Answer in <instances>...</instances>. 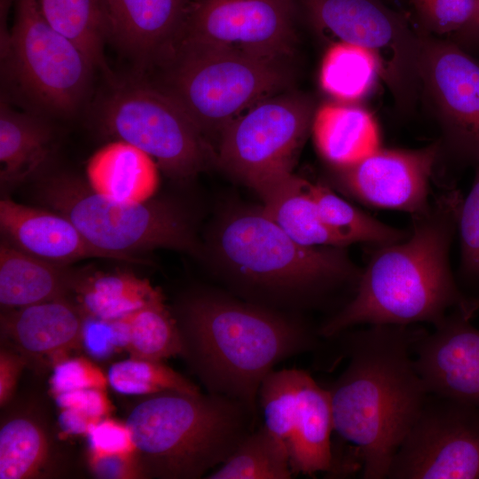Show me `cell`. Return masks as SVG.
<instances>
[{
	"label": "cell",
	"mask_w": 479,
	"mask_h": 479,
	"mask_svg": "<svg viewBox=\"0 0 479 479\" xmlns=\"http://www.w3.org/2000/svg\"><path fill=\"white\" fill-rule=\"evenodd\" d=\"M319 216L344 247L362 242L373 247L401 241L410 232L392 227L350 204L329 187L309 182Z\"/></svg>",
	"instance_id": "83f0119b"
},
{
	"label": "cell",
	"mask_w": 479,
	"mask_h": 479,
	"mask_svg": "<svg viewBox=\"0 0 479 479\" xmlns=\"http://www.w3.org/2000/svg\"><path fill=\"white\" fill-rule=\"evenodd\" d=\"M108 82L94 107L99 131L141 149L173 179L188 180L206 169L208 141L168 92L138 76Z\"/></svg>",
	"instance_id": "9c48e42d"
},
{
	"label": "cell",
	"mask_w": 479,
	"mask_h": 479,
	"mask_svg": "<svg viewBox=\"0 0 479 479\" xmlns=\"http://www.w3.org/2000/svg\"><path fill=\"white\" fill-rule=\"evenodd\" d=\"M459 264L456 280L464 295L479 305V164L458 214Z\"/></svg>",
	"instance_id": "836d02e7"
},
{
	"label": "cell",
	"mask_w": 479,
	"mask_h": 479,
	"mask_svg": "<svg viewBox=\"0 0 479 479\" xmlns=\"http://www.w3.org/2000/svg\"><path fill=\"white\" fill-rule=\"evenodd\" d=\"M259 414L226 396L151 395L126 420L145 478L199 479L235 452Z\"/></svg>",
	"instance_id": "5b68a950"
},
{
	"label": "cell",
	"mask_w": 479,
	"mask_h": 479,
	"mask_svg": "<svg viewBox=\"0 0 479 479\" xmlns=\"http://www.w3.org/2000/svg\"><path fill=\"white\" fill-rule=\"evenodd\" d=\"M189 0H105L108 41L138 66L162 65L177 41Z\"/></svg>",
	"instance_id": "ac0fdd59"
},
{
	"label": "cell",
	"mask_w": 479,
	"mask_h": 479,
	"mask_svg": "<svg viewBox=\"0 0 479 479\" xmlns=\"http://www.w3.org/2000/svg\"><path fill=\"white\" fill-rule=\"evenodd\" d=\"M37 198L68 218L90 244L127 263L148 264L136 253L155 248L200 253L187 212L168 200H117L97 192L87 181L67 172L43 176Z\"/></svg>",
	"instance_id": "52a82bcc"
},
{
	"label": "cell",
	"mask_w": 479,
	"mask_h": 479,
	"mask_svg": "<svg viewBox=\"0 0 479 479\" xmlns=\"http://www.w3.org/2000/svg\"><path fill=\"white\" fill-rule=\"evenodd\" d=\"M321 156L333 167H343L380 148L373 116L354 105L325 104L316 110L311 128Z\"/></svg>",
	"instance_id": "cb8c5ba5"
},
{
	"label": "cell",
	"mask_w": 479,
	"mask_h": 479,
	"mask_svg": "<svg viewBox=\"0 0 479 479\" xmlns=\"http://www.w3.org/2000/svg\"><path fill=\"white\" fill-rule=\"evenodd\" d=\"M378 76L377 62L368 51L349 43L336 42L323 58L319 82L326 93L349 104L367 95Z\"/></svg>",
	"instance_id": "f546056e"
},
{
	"label": "cell",
	"mask_w": 479,
	"mask_h": 479,
	"mask_svg": "<svg viewBox=\"0 0 479 479\" xmlns=\"http://www.w3.org/2000/svg\"><path fill=\"white\" fill-rule=\"evenodd\" d=\"M421 98L440 130V159L479 164V62L452 40L423 34Z\"/></svg>",
	"instance_id": "7c38bea8"
},
{
	"label": "cell",
	"mask_w": 479,
	"mask_h": 479,
	"mask_svg": "<svg viewBox=\"0 0 479 479\" xmlns=\"http://www.w3.org/2000/svg\"><path fill=\"white\" fill-rule=\"evenodd\" d=\"M286 58L211 45L177 44L161 65V87L184 108L208 140L245 109L288 87Z\"/></svg>",
	"instance_id": "8992f818"
},
{
	"label": "cell",
	"mask_w": 479,
	"mask_h": 479,
	"mask_svg": "<svg viewBox=\"0 0 479 479\" xmlns=\"http://www.w3.org/2000/svg\"><path fill=\"white\" fill-rule=\"evenodd\" d=\"M61 428L68 434H88L99 420L75 409H61L59 417Z\"/></svg>",
	"instance_id": "b9f144b4"
},
{
	"label": "cell",
	"mask_w": 479,
	"mask_h": 479,
	"mask_svg": "<svg viewBox=\"0 0 479 479\" xmlns=\"http://www.w3.org/2000/svg\"><path fill=\"white\" fill-rule=\"evenodd\" d=\"M26 365L25 356L6 349L0 351V404L4 406L12 398L18 379Z\"/></svg>",
	"instance_id": "60d3db41"
},
{
	"label": "cell",
	"mask_w": 479,
	"mask_h": 479,
	"mask_svg": "<svg viewBox=\"0 0 479 479\" xmlns=\"http://www.w3.org/2000/svg\"><path fill=\"white\" fill-rule=\"evenodd\" d=\"M132 357L163 361L182 356L183 343L175 316L165 302L142 308L128 316Z\"/></svg>",
	"instance_id": "1f68e13d"
},
{
	"label": "cell",
	"mask_w": 479,
	"mask_h": 479,
	"mask_svg": "<svg viewBox=\"0 0 479 479\" xmlns=\"http://www.w3.org/2000/svg\"><path fill=\"white\" fill-rule=\"evenodd\" d=\"M260 197L263 210L296 242L346 247L322 222L309 181L292 174Z\"/></svg>",
	"instance_id": "484cf974"
},
{
	"label": "cell",
	"mask_w": 479,
	"mask_h": 479,
	"mask_svg": "<svg viewBox=\"0 0 479 479\" xmlns=\"http://www.w3.org/2000/svg\"><path fill=\"white\" fill-rule=\"evenodd\" d=\"M82 344L87 352L98 358H104L117 349L110 320L84 315Z\"/></svg>",
	"instance_id": "ab89813d"
},
{
	"label": "cell",
	"mask_w": 479,
	"mask_h": 479,
	"mask_svg": "<svg viewBox=\"0 0 479 479\" xmlns=\"http://www.w3.org/2000/svg\"><path fill=\"white\" fill-rule=\"evenodd\" d=\"M457 309L413 346L416 369L428 394L479 409V329Z\"/></svg>",
	"instance_id": "e0dca14e"
},
{
	"label": "cell",
	"mask_w": 479,
	"mask_h": 479,
	"mask_svg": "<svg viewBox=\"0 0 479 479\" xmlns=\"http://www.w3.org/2000/svg\"><path fill=\"white\" fill-rule=\"evenodd\" d=\"M479 35V0L477 1V8L475 17L471 24L457 37L458 41L455 43L464 48L465 45H475Z\"/></svg>",
	"instance_id": "7bdbcfd3"
},
{
	"label": "cell",
	"mask_w": 479,
	"mask_h": 479,
	"mask_svg": "<svg viewBox=\"0 0 479 479\" xmlns=\"http://www.w3.org/2000/svg\"><path fill=\"white\" fill-rule=\"evenodd\" d=\"M0 229L2 240L47 261L65 264L85 258L126 262L123 257L90 244L66 216L15 202L8 197L0 201Z\"/></svg>",
	"instance_id": "d6986e66"
},
{
	"label": "cell",
	"mask_w": 479,
	"mask_h": 479,
	"mask_svg": "<svg viewBox=\"0 0 479 479\" xmlns=\"http://www.w3.org/2000/svg\"><path fill=\"white\" fill-rule=\"evenodd\" d=\"M263 426L285 444L292 472H330L334 432L330 395L306 371L274 370L258 392Z\"/></svg>",
	"instance_id": "4fadbf2b"
},
{
	"label": "cell",
	"mask_w": 479,
	"mask_h": 479,
	"mask_svg": "<svg viewBox=\"0 0 479 479\" xmlns=\"http://www.w3.org/2000/svg\"><path fill=\"white\" fill-rule=\"evenodd\" d=\"M212 246L223 279L236 295L284 312L320 309L340 293L353 297L362 272L345 247L302 245L262 207L225 216Z\"/></svg>",
	"instance_id": "277c9868"
},
{
	"label": "cell",
	"mask_w": 479,
	"mask_h": 479,
	"mask_svg": "<svg viewBox=\"0 0 479 479\" xmlns=\"http://www.w3.org/2000/svg\"><path fill=\"white\" fill-rule=\"evenodd\" d=\"M426 332L413 325H368L333 337L348 358L327 389L334 432L351 447L349 457L365 479L387 478L428 395L413 357L414 343Z\"/></svg>",
	"instance_id": "6da1fadb"
},
{
	"label": "cell",
	"mask_w": 479,
	"mask_h": 479,
	"mask_svg": "<svg viewBox=\"0 0 479 479\" xmlns=\"http://www.w3.org/2000/svg\"><path fill=\"white\" fill-rule=\"evenodd\" d=\"M440 156L436 141L418 149H381L351 164L333 168L334 182L344 194L373 208L426 214L429 184Z\"/></svg>",
	"instance_id": "2e32d148"
},
{
	"label": "cell",
	"mask_w": 479,
	"mask_h": 479,
	"mask_svg": "<svg viewBox=\"0 0 479 479\" xmlns=\"http://www.w3.org/2000/svg\"><path fill=\"white\" fill-rule=\"evenodd\" d=\"M84 315L114 320L164 301L160 289L145 279L126 272H100L84 269L73 292Z\"/></svg>",
	"instance_id": "d4e9b609"
},
{
	"label": "cell",
	"mask_w": 479,
	"mask_h": 479,
	"mask_svg": "<svg viewBox=\"0 0 479 479\" xmlns=\"http://www.w3.org/2000/svg\"><path fill=\"white\" fill-rule=\"evenodd\" d=\"M389 479H479V409L428 394Z\"/></svg>",
	"instance_id": "5bb4252c"
},
{
	"label": "cell",
	"mask_w": 479,
	"mask_h": 479,
	"mask_svg": "<svg viewBox=\"0 0 479 479\" xmlns=\"http://www.w3.org/2000/svg\"><path fill=\"white\" fill-rule=\"evenodd\" d=\"M294 475L283 442L263 425L255 428L208 479H289Z\"/></svg>",
	"instance_id": "f1b7e54d"
},
{
	"label": "cell",
	"mask_w": 479,
	"mask_h": 479,
	"mask_svg": "<svg viewBox=\"0 0 479 479\" xmlns=\"http://www.w3.org/2000/svg\"><path fill=\"white\" fill-rule=\"evenodd\" d=\"M51 447L43 428L27 417H16L0 429V479L38 477L47 465Z\"/></svg>",
	"instance_id": "4dcf8cb0"
},
{
	"label": "cell",
	"mask_w": 479,
	"mask_h": 479,
	"mask_svg": "<svg viewBox=\"0 0 479 479\" xmlns=\"http://www.w3.org/2000/svg\"><path fill=\"white\" fill-rule=\"evenodd\" d=\"M108 384L125 395H154L167 391L200 394V388L163 361L130 357L112 365Z\"/></svg>",
	"instance_id": "d6a6232c"
},
{
	"label": "cell",
	"mask_w": 479,
	"mask_h": 479,
	"mask_svg": "<svg viewBox=\"0 0 479 479\" xmlns=\"http://www.w3.org/2000/svg\"><path fill=\"white\" fill-rule=\"evenodd\" d=\"M423 34L459 35L472 22L478 0H408Z\"/></svg>",
	"instance_id": "e575fe53"
},
{
	"label": "cell",
	"mask_w": 479,
	"mask_h": 479,
	"mask_svg": "<svg viewBox=\"0 0 479 479\" xmlns=\"http://www.w3.org/2000/svg\"><path fill=\"white\" fill-rule=\"evenodd\" d=\"M462 199L445 189L426 214L412 217L406 239L375 247L352 299L318 326L321 337L360 325L435 326L457 309L474 317L479 305L461 292L450 264Z\"/></svg>",
	"instance_id": "7a4b0ae2"
},
{
	"label": "cell",
	"mask_w": 479,
	"mask_h": 479,
	"mask_svg": "<svg viewBox=\"0 0 479 479\" xmlns=\"http://www.w3.org/2000/svg\"><path fill=\"white\" fill-rule=\"evenodd\" d=\"M323 35L368 51L397 109L408 114L421 98L420 59L423 33L381 0H300ZM336 43V42H334Z\"/></svg>",
	"instance_id": "30bf717a"
},
{
	"label": "cell",
	"mask_w": 479,
	"mask_h": 479,
	"mask_svg": "<svg viewBox=\"0 0 479 479\" xmlns=\"http://www.w3.org/2000/svg\"><path fill=\"white\" fill-rule=\"evenodd\" d=\"M158 168L141 149L114 139L90 157L87 183L97 192L114 200L143 202L150 200L158 188Z\"/></svg>",
	"instance_id": "603a6c76"
},
{
	"label": "cell",
	"mask_w": 479,
	"mask_h": 479,
	"mask_svg": "<svg viewBox=\"0 0 479 479\" xmlns=\"http://www.w3.org/2000/svg\"><path fill=\"white\" fill-rule=\"evenodd\" d=\"M57 145L46 117L14 109L5 97L0 104V185L8 192L40 176L51 161Z\"/></svg>",
	"instance_id": "44dd1931"
},
{
	"label": "cell",
	"mask_w": 479,
	"mask_h": 479,
	"mask_svg": "<svg viewBox=\"0 0 479 479\" xmlns=\"http://www.w3.org/2000/svg\"><path fill=\"white\" fill-rule=\"evenodd\" d=\"M14 11L10 40L1 51L4 80L29 112L74 114L88 96L94 65L46 20L37 0H14Z\"/></svg>",
	"instance_id": "ba28073f"
},
{
	"label": "cell",
	"mask_w": 479,
	"mask_h": 479,
	"mask_svg": "<svg viewBox=\"0 0 479 479\" xmlns=\"http://www.w3.org/2000/svg\"><path fill=\"white\" fill-rule=\"evenodd\" d=\"M89 465L93 474L99 478H145L134 455L108 454L89 450Z\"/></svg>",
	"instance_id": "74e56055"
},
{
	"label": "cell",
	"mask_w": 479,
	"mask_h": 479,
	"mask_svg": "<svg viewBox=\"0 0 479 479\" xmlns=\"http://www.w3.org/2000/svg\"><path fill=\"white\" fill-rule=\"evenodd\" d=\"M107 384V375L96 365L82 357H64L57 361L50 380L53 396L82 389H105Z\"/></svg>",
	"instance_id": "d590c367"
},
{
	"label": "cell",
	"mask_w": 479,
	"mask_h": 479,
	"mask_svg": "<svg viewBox=\"0 0 479 479\" xmlns=\"http://www.w3.org/2000/svg\"><path fill=\"white\" fill-rule=\"evenodd\" d=\"M87 436L90 450L136 456V449L126 424L104 418L91 428Z\"/></svg>",
	"instance_id": "8d00e7d4"
},
{
	"label": "cell",
	"mask_w": 479,
	"mask_h": 479,
	"mask_svg": "<svg viewBox=\"0 0 479 479\" xmlns=\"http://www.w3.org/2000/svg\"><path fill=\"white\" fill-rule=\"evenodd\" d=\"M104 390L82 389L59 393L54 397L60 409H75L101 420L111 411V403Z\"/></svg>",
	"instance_id": "f35d334b"
},
{
	"label": "cell",
	"mask_w": 479,
	"mask_h": 479,
	"mask_svg": "<svg viewBox=\"0 0 479 479\" xmlns=\"http://www.w3.org/2000/svg\"><path fill=\"white\" fill-rule=\"evenodd\" d=\"M83 270L36 257L2 240L0 304L9 310L66 298Z\"/></svg>",
	"instance_id": "7402d4cb"
},
{
	"label": "cell",
	"mask_w": 479,
	"mask_h": 479,
	"mask_svg": "<svg viewBox=\"0 0 479 479\" xmlns=\"http://www.w3.org/2000/svg\"><path fill=\"white\" fill-rule=\"evenodd\" d=\"M46 20L75 43L95 68L114 76L105 59L108 21L105 0H37Z\"/></svg>",
	"instance_id": "4316f807"
},
{
	"label": "cell",
	"mask_w": 479,
	"mask_h": 479,
	"mask_svg": "<svg viewBox=\"0 0 479 479\" xmlns=\"http://www.w3.org/2000/svg\"><path fill=\"white\" fill-rule=\"evenodd\" d=\"M83 321L78 305L61 298L4 311L1 331L24 356L59 361L82 344Z\"/></svg>",
	"instance_id": "ffe728a7"
},
{
	"label": "cell",
	"mask_w": 479,
	"mask_h": 479,
	"mask_svg": "<svg viewBox=\"0 0 479 479\" xmlns=\"http://www.w3.org/2000/svg\"><path fill=\"white\" fill-rule=\"evenodd\" d=\"M315 112L311 98L302 93L262 100L222 131L219 164L261 196L293 174Z\"/></svg>",
	"instance_id": "8fae6325"
},
{
	"label": "cell",
	"mask_w": 479,
	"mask_h": 479,
	"mask_svg": "<svg viewBox=\"0 0 479 479\" xmlns=\"http://www.w3.org/2000/svg\"><path fill=\"white\" fill-rule=\"evenodd\" d=\"M182 357L208 392L259 414L258 392L281 361L318 349L322 337L302 317L214 290L194 292L176 316Z\"/></svg>",
	"instance_id": "3957f363"
},
{
	"label": "cell",
	"mask_w": 479,
	"mask_h": 479,
	"mask_svg": "<svg viewBox=\"0 0 479 479\" xmlns=\"http://www.w3.org/2000/svg\"><path fill=\"white\" fill-rule=\"evenodd\" d=\"M295 32L294 0H189L174 47L188 43L289 59Z\"/></svg>",
	"instance_id": "9a60e30c"
}]
</instances>
